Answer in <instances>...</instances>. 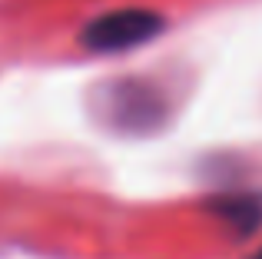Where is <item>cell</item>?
I'll return each instance as SVG.
<instances>
[{
  "label": "cell",
  "instance_id": "1",
  "mask_svg": "<svg viewBox=\"0 0 262 259\" xmlns=\"http://www.w3.org/2000/svg\"><path fill=\"white\" fill-rule=\"evenodd\" d=\"M163 30V17L153 10H113L96 17L83 30V44L96 53H116L140 47Z\"/></svg>",
  "mask_w": 262,
  "mask_h": 259
},
{
  "label": "cell",
  "instance_id": "2",
  "mask_svg": "<svg viewBox=\"0 0 262 259\" xmlns=\"http://www.w3.org/2000/svg\"><path fill=\"white\" fill-rule=\"evenodd\" d=\"M249 259H262V249H256V253H252V256H249Z\"/></svg>",
  "mask_w": 262,
  "mask_h": 259
}]
</instances>
